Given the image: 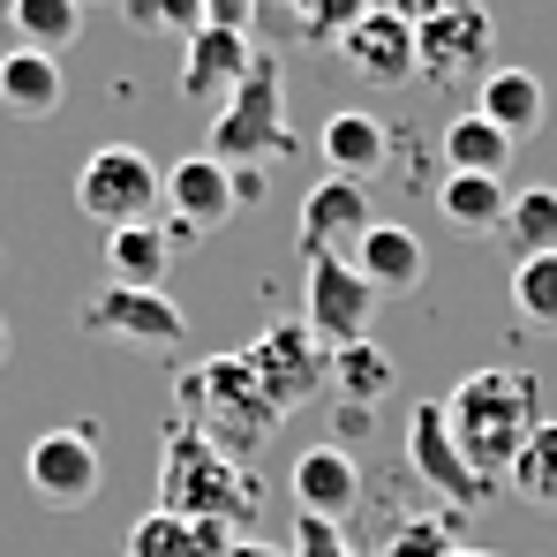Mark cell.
Here are the masks:
<instances>
[{"label": "cell", "mask_w": 557, "mask_h": 557, "mask_svg": "<svg viewBox=\"0 0 557 557\" xmlns=\"http://www.w3.org/2000/svg\"><path fill=\"white\" fill-rule=\"evenodd\" d=\"M445 422H453V437H460L467 467L497 490L512 460H520V445L543 430V399H535V376L528 370H467L453 392H445Z\"/></svg>", "instance_id": "obj_1"}, {"label": "cell", "mask_w": 557, "mask_h": 557, "mask_svg": "<svg viewBox=\"0 0 557 557\" xmlns=\"http://www.w3.org/2000/svg\"><path fill=\"white\" fill-rule=\"evenodd\" d=\"M174 407H182V422L196 437H211L226 460H242V467L257 460L278 437V422H286L272 399H264V384H257V370L242 355H211V362L182 370L174 376Z\"/></svg>", "instance_id": "obj_2"}, {"label": "cell", "mask_w": 557, "mask_h": 557, "mask_svg": "<svg viewBox=\"0 0 557 557\" xmlns=\"http://www.w3.org/2000/svg\"><path fill=\"white\" fill-rule=\"evenodd\" d=\"M264 505L257 474L242 460H226L211 437H196L188 422L166 430V453H159V512H182V520H226V528H249Z\"/></svg>", "instance_id": "obj_3"}, {"label": "cell", "mask_w": 557, "mask_h": 557, "mask_svg": "<svg viewBox=\"0 0 557 557\" xmlns=\"http://www.w3.org/2000/svg\"><path fill=\"white\" fill-rule=\"evenodd\" d=\"M294 151V128H286V84H278V61L257 53L249 76L234 84V98L219 106L211 121V159L219 166H272Z\"/></svg>", "instance_id": "obj_4"}, {"label": "cell", "mask_w": 557, "mask_h": 557, "mask_svg": "<svg viewBox=\"0 0 557 557\" xmlns=\"http://www.w3.org/2000/svg\"><path fill=\"white\" fill-rule=\"evenodd\" d=\"M76 211L98 219L106 234L113 226H151L166 211V174L136 144H106V151L84 159V174H76Z\"/></svg>", "instance_id": "obj_5"}, {"label": "cell", "mask_w": 557, "mask_h": 557, "mask_svg": "<svg viewBox=\"0 0 557 557\" xmlns=\"http://www.w3.org/2000/svg\"><path fill=\"white\" fill-rule=\"evenodd\" d=\"M23 482H30V497L53 505V512H84V505L98 497V482H106L98 430H91V422H61V430L30 437V453H23Z\"/></svg>", "instance_id": "obj_6"}, {"label": "cell", "mask_w": 557, "mask_h": 557, "mask_svg": "<svg viewBox=\"0 0 557 557\" xmlns=\"http://www.w3.org/2000/svg\"><path fill=\"white\" fill-rule=\"evenodd\" d=\"M242 362L257 370V384H264V399H272L278 414L309 407V399L332 384V347H324L309 324H264L257 347H242Z\"/></svg>", "instance_id": "obj_7"}, {"label": "cell", "mask_w": 557, "mask_h": 557, "mask_svg": "<svg viewBox=\"0 0 557 557\" xmlns=\"http://www.w3.org/2000/svg\"><path fill=\"white\" fill-rule=\"evenodd\" d=\"M407 467H414L422 490L445 497V512H474V505H490V482L467 467L460 437H453V422H445V399H414V414H407Z\"/></svg>", "instance_id": "obj_8"}, {"label": "cell", "mask_w": 557, "mask_h": 557, "mask_svg": "<svg viewBox=\"0 0 557 557\" xmlns=\"http://www.w3.org/2000/svg\"><path fill=\"white\" fill-rule=\"evenodd\" d=\"M84 332L121 339V347H182L188 317L166 286H106V294L84 301Z\"/></svg>", "instance_id": "obj_9"}, {"label": "cell", "mask_w": 557, "mask_h": 557, "mask_svg": "<svg viewBox=\"0 0 557 557\" xmlns=\"http://www.w3.org/2000/svg\"><path fill=\"white\" fill-rule=\"evenodd\" d=\"M332 355L339 347H362L376 324V294L370 278L355 272V257H309V317H301Z\"/></svg>", "instance_id": "obj_10"}, {"label": "cell", "mask_w": 557, "mask_h": 557, "mask_svg": "<svg viewBox=\"0 0 557 557\" xmlns=\"http://www.w3.org/2000/svg\"><path fill=\"white\" fill-rule=\"evenodd\" d=\"M490 46H497L490 8H482V0H445V8L414 30V76L453 84V76H467V69H474V61H490Z\"/></svg>", "instance_id": "obj_11"}, {"label": "cell", "mask_w": 557, "mask_h": 557, "mask_svg": "<svg viewBox=\"0 0 557 557\" xmlns=\"http://www.w3.org/2000/svg\"><path fill=\"white\" fill-rule=\"evenodd\" d=\"M370 226H376L370 182H339V174H324V182L301 196V257H355Z\"/></svg>", "instance_id": "obj_12"}, {"label": "cell", "mask_w": 557, "mask_h": 557, "mask_svg": "<svg viewBox=\"0 0 557 557\" xmlns=\"http://www.w3.org/2000/svg\"><path fill=\"white\" fill-rule=\"evenodd\" d=\"M166 234L174 242H196V234H211V226H226L234 211H242V196H234V166H219L211 151H196L182 166H166Z\"/></svg>", "instance_id": "obj_13"}, {"label": "cell", "mask_w": 557, "mask_h": 557, "mask_svg": "<svg viewBox=\"0 0 557 557\" xmlns=\"http://www.w3.org/2000/svg\"><path fill=\"white\" fill-rule=\"evenodd\" d=\"M339 53H347V69L376 84V91H399V84H414V23H399L392 8H370L347 38H339Z\"/></svg>", "instance_id": "obj_14"}, {"label": "cell", "mask_w": 557, "mask_h": 557, "mask_svg": "<svg viewBox=\"0 0 557 557\" xmlns=\"http://www.w3.org/2000/svg\"><path fill=\"white\" fill-rule=\"evenodd\" d=\"M286 490H294V505L301 512H317V520H347L355 505H362V467L347 460L339 445H309L294 474H286Z\"/></svg>", "instance_id": "obj_15"}, {"label": "cell", "mask_w": 557, "mask_h": 557, "mask_svg": "<svg viewBox=\"0 0 557 557\" xmlns=\"http://www.w3.org/2000/svg\"><path fill=\"white\" fill-rule=\"evenodd\" d=\"M355 272L370 278V294H414L422 278H430V249H422V234L414 226H384L376 219L370 234H362V249H355Z\"/></svg>", "instance_id": "obj_16"}, {"label": "cell", "mask_w": 557, "mask_h": 557, "mask_svg": "<svg viewBox=\"0 0 557 557\" xmlns=\"http://www.w3.org/2000/svg\"><path fill=\"white\" fill-rule=\"evenodd\" d=\"M249 61H257V46H249L242 30L203 23V30L188 38V53H182V98H234V84L249 76Z\"/></svg>", "instance_id": "obj_17"}, {"label": "cell", "mask_w": 557, "mask_h": 557, "mask_svg": "<svg viewBox=\"0 0 557 557\" xmlns=\"http://www.w3.org/2000/svg\"><path fill=\"white\" fill-rule=\"evenodd\" d=\"M128 557H226L234 550V528L226 520H182V512H144L136 528H128Z\"/></svg>", "instance_id": "obj_18"}, {"label": "cell", "mask_w": 557, "mask_h": 557, "mask_svg": "<svg viewBox=\"0 0 557 557\" xmlns=\"http://www.w3.org/2000/svg\"><path fill=\"white\" fill-rule=\"evenodd\" d=\"M317 151H324V166L339 174V182H370L384 174V159H392V128L376 121V113H332L324 121V136H317Z\"/></svg>", "instance_id": "obj_19"}, {"label": "cell", "mask_w": 557, "mask_h": 557, "mask_svg": "<svg viewBox=\"0 0 557 557\" xmlns=\"http://www.w3.org/2000/svg\"><path fill=\"white\" fill-rule=\"evenodd\" d=\"M61 98H69V76H61L53 53H30V46L0 53V106H8V113L46 121V113H61Z\"/></svg>", "instance_id": "obj_20"}, {"label": "cell", "mask_w": 557, "mask_h": 557, "mask_svg": "<svg viewBox=\"0 0 557 557\" xmlns=\"http://www.w3.org/2000/svg\"><path fill=\"white\" fill-rule=\"evenodd\" d=\"M474 113H482V121H497V128L520 144V136H535V128H543L550 98H543V84H535V69H490V76H482V98H474Z\"/></svg>", "instance_id": "obj_21"}, {"label": "cell", "mask_w": 557, "mask_h": 557, "mask_svg": "<svg viewBox=\"0 0 557 557\" xmlns=\"http://www.w3.org/2000/svg\"><path fill=\"white\" fill-rule=\"evenodd\" d=\"M166 264H174V234H166L159 219H151V226H113V234H106V272H113V286H159Z\"/></svg>", "instance_id": "obj_22"}, {"label": "cell", "mask_w": 557, "mask_h": 557, "mask_svg": "<svg viewBox=\"0 0 557 557\" xmlns=\"http://www.w3.org/2000/svg\"><path fill=\"white\" fill-rule=\"evenodd\" d=\"M8 23H15V38L30 53H53L61 61V46L84 38V0H8Z\"/></svg>", "instance_id": "obj_23"}, {"label": "cell", "mask_w": 557, "mask_h": 557, "mask_svg": "<svg viewBox=\"0 0 557 557\" xmlns=\"http://www.w3.org/2000/svg\"><path fill=\"white\" fill-rule=\"evenodd\" d=\"M437 211H445L453 226H467V234H497L505 211H512V196H505V182H490V174H445Z\"/></svg>", "instance_id": "obj_24"}, {"label": "cell", "mask_w": 557, "mask_h": 557, "mask_svg": "<svg viewBox=\"0 0 557 557\" xmlns=\"http://www.w3.org/2000/svg\"><path fill=\"white\" fill-rule=\"evenodd\" d=\"M445 159H453V174H490V182H505L512 136H505L497 121H482V113H460V121L445 128Z\"/></svg>", "instance_id": "obj_25"}, {"label": "cell", "mask_w": 557, "mask_h": 557, "mask_svg": "<svg viewBox=\"0 0 557 557\" xmlns=\"http://www.w3.org/2000/svg\"><path fill=\"white\" fill-rule=\"evenodd\" d=\"M497 234L512 242V264H520V257H550V249H557V188H528V196H512V211H505Z\"/></svg>", "instance_id": "obj_26"}, {"label": "cell", "mask_w": 557, "mask_h": 557, "mask_svg": "<svg viewBox=\"0 0 557 557\" xmlns=\"http://www.w3.org/2000/svg\"><path fill=\"white\" fill-rule=\"evenodd\" d=\"M512 309H520L535 332L557 339V249L550 257H520V264H512Z\"/></svg>", "instance_id": "obj_27"}, {"label": "cell", "mask_w": 557, "mask_h": 557, "mask_svg": "<svg viewBox=\"0 0 557 557\" xmlns=\"http://www.w3.org/2000/svg\"><path fill=\"white\" fill-rule=\"evenodd\" d=\"M528 505H543V512H557V422H543L528 445H520V460H512V474H505Z\"/></svg>", "instance_id": "obj_28"}, {"label": "cell", "mask_w": 557, "mask_h": 557, "mask_svg": "<svg viewBox=\"0 0 557 557\" xmlns=\"http://www.w3.org/2000/svg\"><path fill=\"white\" fill-rule=\"evenodd\" d=\"M332 384H339L355 407H376V399L392 392V355L370 347V339H362V347H339V355H332Z\"/></svg>", "instance_id": "obj_29"}, {"label": "cell", "mask_w": 557, "mask_h": 557, "mask_svg": "<svg viewBox=\"0 0 557 557\" xmlns=\"http://www.w3.org/2000/svg\"><path fill=\"white\" fill-rule=\"evenodd\" d=\"M460 550V535H453V512H430V520H407L392 543H384V557H453Z\"/></svg>", "instance_id": "obj_30"}, {"label": "cell", "mask_w": 557, "mask_h": 557, "mask_svg": "<svg viewBox=\"0 0 557 557\" xmlns=\"http://www.w3.org/2000/svg\"><path fill=\"white\" fill-rule=\"evenodd\" d=\"M121 8L136 30H182V38L203 30V0H121Z\"/></svg>", "instance_id": "obj_31"}, {"label": "cell", "mask_w": 557, "mask_h": 557, "mask_svg": "<svg viewBox=\"0 0 557 557\" xmlns=\"http://www.w3.org/2000/svg\"><path fill=\"white\" fill-rule=\"evenodd\" d=\"M294 557H355V543L339 535V520H317V512H294Z\"/></svg>", "instance_id": "obj_32"}, {"label": "cell", "mask_w": 557, "mask_h": 557, "mask_svg": "<svg viewBox=\"0 0 557 557\" xmlns=\"http://www.w3.org/2000/svg\"><path fill=\"white\" fill-rule=\"evenodd\" d=\"M362 15H370V0H309V38H332L339 46Z\"/></svg>", "instance_id": "obj_33"}, {"label": "cell", "mask_w": 557, "mask_h": 557, "mask_svg": "<svg viewBox=\"0 0 557 557\" xmlns=\"http://www.w3.org/2000/svg\"><path fill=\"white\" fill-rule=\"evenodd\" d=\"M249 15H257V0H203V23H219V30L249 38Z\"/></svg>", "instance_id": "obj_34"}, {"label": "cell", "mask_w": 557, "mask_h": 557, "mask_svg": "<svg viewBox=\"0 0 557 557\" xmlns=\"http://www.w3.org/2000/svg\"><path fill=\"white\" fill-rule=\"evenodd\" d=\"M226 557H294V550H278V543H257V535H234V550Z\"/></svg>", "instance_id": "obj_35"}, {"label": "cell", "mask_w": 557, "mask_h": 557, "mask_svg": "<svg viewBox=\"0 0 557 557\" xmlns=\"http://www.w3.org/2000/svg\"><path fill=\"white\" fill-rule=\"evenodd\" d=\"M453 557H497V550H453Z\"/></svg>", "instance_id": "obj_36"}, {"label": "cell", "mask_w": 557, "mask_h": 557, "mask_svg": "<svg viewBox=\"0 0 557 557\" xmlns=\"http://www.w3.org/2000/svg\"><path fill=\"white\" fill-rule=\"evenodd\" d=\"M0 362H8V324H0Z\"/></svg>", "instance_id": "obj_37"}]
</instances>
